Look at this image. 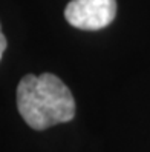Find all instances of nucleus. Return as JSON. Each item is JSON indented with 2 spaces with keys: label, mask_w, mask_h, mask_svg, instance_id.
<instances>
[{
  "label": "nucleus",
  "mask_w": 150,
  "mask_h": 152,
  "mask_svg": "<svg viewBox=\"0 0 150 152\" xmlns=\"http://www.w3.org/2000/svg\"><path fill=\"white\" fill-rule=\"evenodd\" d=\"M6 37L3 35V32H2V26H0V60H2V56H3V52H5V49H6Z\"/></svg>",
  "instance_id": "nucleus-3"
},
{
  "label": "nucleus",
  "mask_w": 150,
  "mask_h": 152,
  "mask_svg": "<svg viewBox=\"0 0 150 152\" xmlns=\"http://www.w3.org/2000/svg\"><path fill=\"white\" fill-rule=\"evenodd\" d=\"M17 108L29 128L45 131L75 117V100L54 74L25 75L17 86Z\"/></svg>",
  "instance_id": "nucleus-1"
},
{
  "label": "nucleus",
  "mask_w": 150,
  "mask_h": 152,
  "mask_svg": "<svg viewBox=\"0 0 150 152\" xmlns=\"http://www.w3.org/2000/svg\"><path fill=\"white\" fill-rule=\"evenodd\" d=\"M117 15V0H72L69 2L64 17L78 29L96 31L106 28Z\"/></svg>",
  "instance_id": "nucleus-2"
}]
</instances>
